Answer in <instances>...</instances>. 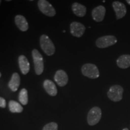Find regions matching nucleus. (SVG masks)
Returning <instances> with one entry per match:
<instances>
[{
  "label": "nucleus",
  "instance_id": "f03ea898",
  "mask_svg": "<svg viewBox=\"0 0 130 130\" xmlns=\"http://www.w3.org/2000/svg\"><path fill=\"white\" fill-rule=\"evenodd\" d=\"M32 57L33 58L34 66L36 74L38 75H41L44 70L43 57L40 52L36 49H34L32 51Z\"/></svg>",
  "mask_w": 130,
  "mask_h": 130
},
{
  "label": "nucleus",
  "instance_id": "ddd939ff",
  "mask_svg": "<svg viewBox=\"0 0 130 130\" xmlns=\"http://www.w3.org/2000/svg\"><path fill=\"white\" fill-rule=\"evenodd\" d=\"M21 84V77L18 73L14 72L12 74L10 80L8 83V86L12 92H16Z\"/></svg>",
  "mask_w": 130,
  "mask_h": 130
},
{
  "label": "nucleus",
  "instance_id": "f8f14e48",
  "mask_svg": "<svg viewBox=\"0 0 130 130\" xmlns=\"http://www.w3.org/2000/svg\"><path fill=\"white\" fill-rule=\"evenodd\" d=\"M18 62L21 72L23 75H27L30 69V64L27 58L24 55H21L18 58Z\"/></svg>",
  "mask_w": 130,
  "mask_h": 130
},
{
  "label": "nucleus",
  "instance_id": "393cba45",
  "mask_svg": "<svg viewBox=\"0 0 130 130\" xmlns=\"http://www.w3.org/2000/svg\"><path fill=\"white\" fill-rule=\"evenodd\" d=\"M1 2H2V1H1V0H0V5H1Z\"/></svg>",
  "mask_w": 130,
  "mask_h": 130
},
{
  "label": "nucleus",
  "instance_id": "20e7f679",
  "mask_svg": "<svg viewBox=\"0 0 130 130\" xmlns=\"http://www.w3.org/2000/svg\"><path fill=\"white\" fill-rule=\"evenodd\" d=\"M123 89L121 86L115 84L110 87L107 92V96L113 102H118L122 100Z\"/></svg>",
  "mask_w": 130,
  "mask_h": 130
},
{
  "label": "nucleus",
  "instance_id": "412c9836",
  "mask_svg": "<svg viewBox=\"0 0 130 130\" xmlns=\"http://www.w3.org/2000/svg\"><path fill=\"white\" fill-rule=\"evenodd\" d=\"M6 101L4 98L0 96V107L1 108H6Z\"/></svg>",
  "mask_w": 130,
  "mask_h": 130
},
{
  "label": "nucleus",
  "instance_id": "b1692460",
  "mask_svg": "<svg viewBox=\"0 0 130 130\" xmlns=\"http://www.w3.org/2000/svg\"><path fill=\"white\" fill-rule=\"evenodd\" d=\"M1 73L0 72V78H1Z\"/></svg>",
  "mask_w": 130,
  "mask_h": 130
},
{
  "label": "nucleus",
  "instance_id": "5701e85b",
  "mask_svg": "<svg viewBox=\"0 0 130 130\" xmlns=\"http://www.w3.org/2000/svg\"><path fill=\"white\" fill-rule=\"evenodd\" d=\"M122 130H129V129H128V128H123V129Z\"/></svg>",
  "mask_w": 130,
  "mask_h": 130
},
{
  "label": "nucleus",
  "instance_id": "a211bd4d",
  "mask_svg": "<svg viewBox=\"0 0 130 130\" xmlns=\"http://www.w3.org/2000/svg\"><path fill=\"white\" fill-rule=\"evenodd\" d=\"M9 110L12 113H21L23 111V108L20 104L15 101L11 100L9 102Z\"/></svg>",
  "mask_w": 130,
  "mask_h": 130
},
{
  "label": "nucleus",
  "instance_id": "6e6552de",
  "mask_svg": "<svg viewBox=\"0 0 130 130\" xmlns=\"http://www.w3.org/2000/svg\"><path fill=\"white\" fill-rule=\"evenodd\" d=\"M85 30V26L80 22H72L70 25V31L73 36L81 37L84 35Z\"/></svg>",
  "mask_w": 130,
  "mask_h": 130
},
{
  "label": "nucleus",
  "instance_id": "dca6fc26",
  "mask_svg": "<svg viewBox=\"0 0 130 130\" xmlns=\"http://www.w3.org/2000/svg\"><path fill=\"white\" fill-rule=\"evenodd\" d=\"M73 13L78 17H84L86 14V7L78 3H74L72 5Z\"/></svg>",
  "mask_w": 130,
  "mask_h": 130
},
{
  "label": "nucleus",
  "instance_id": "9d476101",
  "mask_svg": "<svg viewBox=\"0 0 130 130\" xmlns=\"http://www.w3.org/2000/svg\"><path fill=\"white\" fill-rule=\"evenodd\" d=\"M112 6L116 13L117 19L122 18L126 15V8L123 3L120 2V1H114L112 3Z\"/></svg>",
  "mask_w": 130,
  "mask_h": 130
},
{
  "label": "nucleus",
  "instance_id": "aec40b11",
  "mask_svg": "<svg viewBox=\"0 0 130 130\" xmlns=\"http://www.w3.org/2000/svg\"><path fill=\"white\" fill-rule=\"evenodd\" d=\"M43 130H58V125L56 122H50L45 125Z\"/></svg>",
  "mask_w": 130,
  "mask_h": 130
},
{
  "label": "nucleus",
  "instance_id": "7ed1b4c3",
  "mask_svg": "<svg viewBox=\"0 0 130 130\" xmlns=\"http://www.w3.org/2000/svg\"><path fill=\"white\" fill-rule=\"evenodd\" d=\"M81 72L85 77L91 79H96L100 77V71L96 65L86 63L81 68Z\"/></svg>",
  "mask_w": 130,
  "mask_h": 130
},
{
  "label": "nucleus",
  "instance_id": "4be33fe9",
  "mask_svg": "<svg viewBox=\"0 0 130 130\" xmlns=\"http://www.w3.org/2000/svg\"><path fill=\"white\" fill-rule=\"evenodd\" d=\"M126 2L128 4L130 5V0H126Z\"/></svg>",
  "mask_w": 130,
  "mask_h": 130
},
{
  "label": "nucleus",
  "instance_id": "f3484780",
  "mask_svg": "<svg viewBox=\"0 0 130 130\" xmlns=\"http://www.w3.org/2000/svg\"><path fill=\"white\" fill-rule=\"evenodd\" d=\"M117 65L121 69L130 67V55H122L117 59Z\"/></svg>",
  "mask_w": 130,
  "mask_h": 130
},
{
  "label": "nucleus",
  "instance_id": "6ab92c4d",
  "mask_svg": "<svg viewBox=\"0 0 130 130\" xmlns=\"http://www.w3.org/2000/svg\"><path fill=\"white\" fill-rule=\"evenodd\" d=\"M19 101L22 105H27L28 102V91L25 88L22 89L19 93Z\"/></svg>",
  "mask_w": 130,
  "mask_h": 130
},
{
  "label": "nucleus",
  "instance_id": "2eb2a0df",
  "mask_svg": "<svg viewBox=\"0 0 130 130\" xmlns=\"http://www.w3.org/2000/svg\"><path fill=\"white\" fill-rule=\"evenodd\" d=\"M14 22L16 26L22 31H26L28 29V24L27 19L24 16L16 15L14 18Z\"/></svg>",
  "mask_w": 130,
  "mask_h": 130
},
{
  "label": "nucleus",
  "instance_id": "423d86ee",
  "mask_svg": "<svg viewBox=\"0 0 130 130\" xmlns=\"http://www.w3.org/2000/svg\"><path fill=\"white\" fill-rule=\"evenodd\" d=\"M102 111L100 107H94L91 108L87 115V122L89 125L93 126L100 122L101 118Z\"/></svg>",
  "mask_w": 130,
  "mask_h": 130
},
{
  "label": "nucleus",
  "instance_id": "0eeeda50",
  "mask_svg": "<svg viewBox=\"0 0 130 130\" xmlns=\"http://www.w3.org/2000/svg\"><path fill=\"white\" fill-rule=\"evenodd\" d=\"M37 6L40 12L46 16L49 17H53L56 15V10L48 1L39 0L37 3Z\"/></svg>",
  "mask_w": 130,
  "mask_h": 130
},
{
  "label": "nucleus",
  "instance_id": "4468645a",
  "mask_svg": "<svg viewBox=\"0 0 130 130\" xmlns=\"http://www.w3.org/2000/svg\"><path fill=\"white\" fill-rule=\"evenodd\" d=\"M43 87L47 93L52 96H55L57 94V89L56 84L53 81L50 79H45L43 82Z\"/></svg>",
  "mask_w": 130,
  "mask_h": 130
},
{
  "label": "nucleus",
  "instance_id": "39448f33",
  "mask_svg": "<svg viewBox=\"0 0 130 130\" xmlns=\"http://www.w3.org/2000/svg\"><path fill=\"white\" fill-rule=\"evenodd\" d=\"M117 38L115 36L108 35L99 37L96 40L95 44L99 48H105L111 46L117 43Z\"/></svg>",
  "mask_w": 130,
  "mask_h": 130
},
{
  "label": "nucleus",
  "instance_id": "9b49d317",
  "mask_svg": "<svg viewBox=\"0 0 130 130\" xmlns=\"http://www.w3.org/2000/svg\"><path fill=\"white\" fill-rule=\"evenodd\" d=\"M54 80L60 87L66 86L68 83V76L63 70H58L54 75Z\"/></svg>",
  "mask_w": 130,
  "mask_h": 130
},
{
  "label": "nucleus",
  "instance_id": "1a4fd4ad",
  "mask_svg": "<svg viewBox=\"0 0 130 130\" xmlns=\"http://www.w3.org/2000/svg\"><path fill=\"white\" fill-rule=\"evenodd\" d=\"M106 10L103 6H99L94 8L92 11V18L96 22H102L104 19Z\"/></svg>",
  "mask_w": 130,
  "mask_h": 130
},
{
  "label": "nucleus",
  "instance_id": "f257e3e1",
  "mask_svg": "<svg viewBox=\"0 0 130 130\" xmlns=\"http://www.w3.org/2000/svg\"><path fill=\"white\" fill-rule=\"evenodd\" d=\"M40 45L42 50L47 56H53L55 53L56 48L53 42L47 35H42L40 37Z\"/></svg>",
  "mask_w": 130,
  "mask_h": 130
}]
</instances>
